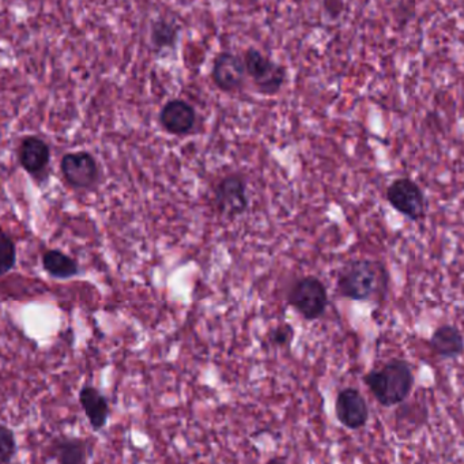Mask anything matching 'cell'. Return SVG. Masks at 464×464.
Masks as SVG:
<instances>
[{
  "instance_id": "obj_1",
  "label": "cell",
  "mask_w": 464,
  "mask_h": 464,
  "mask_svg": "<svg viewBox=\"0 0 464 464\" xmlns=\"http://www.w3.org/2000/svg\"><path fill=\"white\" fill-rule=\"evenodd\" d=\"M387 270L376 260L360 259L349 263L338 278V293L354 301L382 297L387 290Z\"/></svg>"
},
{
  "instance_id": "obj_2",
  "label": "cell",
  "mask_w": 464,
  "mask_h": 464,
  "mask_svg": "<svg viewBox=\"0 0 464 464\" xmlns=\"http://www.w3.org/2000/svg\"><path fill=\"white\" fill-rule=\"evenodd\" d=\"M363 382L382 406L391 407L409 398L414 387V374L407 361L393 358L382 369L368 372Z\"/></svg>"
},
{
  "instance_id": "obj_3",
  "label": "cell",
  "mask_w": 464,
  "mask_h": 464,
  "mask_svg": "<svg viewBox=\"0 0 464 464\" xmlns=\"http://www.w3.org/2000/svg\"><path fill=\"white\" fill-rule=\"evenodd\" d=\"M287 303L305 320H316L328 305L327 289L316 276H304L290 287Z\"/></svg>"
},
{
  "instance_id": "obj_4",
  "label": "cell",
  "mask_w": 464,
  "mask_h": 464,
  "mask_svg": "<svg viewBox=\"0 0 464 464\" xmlns=\"http://www.w3.org/2000/svg\"><path fill=\"white\" fill-rule=\"evenodd\" d=\"M246 74L251 77L259 93L274 96L281 92L286 81V69L263 55L256 48H248L244 53Z\"/></svg>"
},
{
  "instance_id": "obj_5",
  "label": "cell",
  "mask_w": 464,
  "mask_h": 464,
  "mask_svg": "<svg viewBox=\"0 0 464 464\" xmlns=\"http://www.w3.org/2000/svg\"><path fill=\"white\" fill-rule=\"evenodd\" d=\"M61 172L64 181L74 189H91L100 180V167L89 151H72L61 160Z\"/></svg>"
},
{
  "instance_id": "obj_6",
  "label": "cell",
  "mask_w": 464,
  "mask_h": 464,
  "mask_svg": "<svg viewBox=\"0 0 464 464\" xmlns=\"http://www.w3.org/2000/svg\"><path fill=\"white\" fill-rule=\"evenodd\" d=\"M387 200L396 211L411 221L425 217L426 198L422 189L411 179H396L387 188Z\"/></svg>"
},
{
  "instance_id": "obj_7",
  "label": "cell",
  "mask_w": 464,
  "mask_h": 464,
  "mask_svg": "<svg viewBox=\"0 0 464 464\" xmlns=\"http://www.w3.org/2000/svg\"><path fill=\"white\" fill-rule=\"evenodd\" d=\"M214 200L222 216L235 218L246 213L249 206L246 179L240 173H232L222 178L214 189Z\"/></svg>"
},
{
  "instance_id": "obj_8",
  "label": "cell",
  "mask_w": 464,
  "mask_h": 464,
  "mask_svg": "<svg viewBox=\"0 0 464 464\" xmlns=\"http://www.w3.org/2000/svg\"><path fill=\"white\" fill-rule=\"evenodd\" d=\"M246 63L240 56L221 53L214 59L211 78L219 91L227 93L240 91L246 83Z\"/></svg>"
},
{
  "instance_id": "obj_9",
  "label": "cell",
  "mask_w": 464,
  "mask_h": 464,
  "mask_svg": "<svg viewBox=\"0 0 464 464\" xmlns=\"http://www.w3.org/2000/svg\"><path fill=\"white\" fill-rule=\"evenodd\" d=\"M335 414L344 428L357 430L368 422V404L355 388H344L336 398Z\"/></svg>"
},
{
  "instance_id": "obj_10",
  "label": "cell",
  "mask_w": 464,
  "mask_h": 464,
  "mask_svg": "<svg viewBox=\"0 0 464 464\" xmlns=\"http://www.w3.org/2000/svg\"><path fill=\"white\" fill-rule=\"evenodd\" d=\"M160 123L168 134L184 137L195 129L197 111L184 100H170L160 112Z\"/></svg>"
},
{
  "instance_id": "obj_11",
  "label": "cell",
  "mask_w": 464,
  "mask_h": 464,
  "mask_svg": "<svg viewBox=\"0 0 464 464\" xmlns=\"http://www.w3.org/2000/svg\"><path fill=\"white\" fill-rule=\"evenodd\" d=\"M18 162L32 178L44 175L51 161V149L44 140L36 135H26L17 150Z\"/></svg>"
},
{
  "instance_id": "obj_12",
  "label": "cell",
  "mask_w": 464,
  "mask_h": 464,
  "mask_svg": "<svg viewBox=\"0 0 464 464\" xmlns=\"http://www.w3.org/2000/svg\"><path fill=\"white\" fill-rule=\"evenodd\" d=\"M80 403L94 430H102L110 420L111 407L107 396L92 384H83L80 391Z\"/></svg>"
},
{
  "instance_id": "obj_13",
  "label": "cell",
  "mask_w": 464,
  "mask_h": 464,
  "mask_svg": "<svg viewBox=\"0 0 464 464\" xmlns=\"http://www.w3.org/2000/svg\"><path fill=\"white\" fill-rule=\"evenodd\" d=\"M429 347L436 353L439 357L445 360H452L463 354L464 336L455 325L444 324L436 328L429 339Z\"/></svg>"
},
{
  "instance_id": "obj_14",
  "label": "cell",
  "mask_w": 464,
  "mask_h": 464,
  "mask_svg": "<svg viewBox=\"0 0 464 464\" xmlns=\"http://www.w3.org/2000/svg\"><path fill=\"white\" fill-rule=\"evenodd\" d=\"M89 442L77 437H56L50 445L51 458L62 464H81L88 460Z\"/></svg>"
},
{
  "instance_id": "obj_15",
  "label": "cell",
  "mask_w": 464,
  "mask_h": 464,
  "mask_svg": "<svg viewBox=\"0 0 464 464\" xmlns=\"http://www.w3.org/2000/svg\"><path fill=\"white\" fill-rule=\"evenodd\" d=\"M43 268L55 279H70L80 274V265L61 249H48L42 257Z\"/></svg>"
},
{
  "instance_id": "obj_16",
  "label": "cell",
  "mask_w": 464,
  "mask_h": 464,
  "mask_svg": "<svg viewBox=\"0 0 464 464\" xmlns=\"http://www.w3.org/2000/svg\"><path fill=\"white\" fill-rule=\"evenodd\" d=\"M179 26L170 21L160 18L151 24L150 39L154 50L164 51L175 48L179 39Z\"/></svg>"
},
{
  "instance_id": "obj_17",
  "label": "cell",
  "mask_w": 464,
  "mask_h": 464,
  "mask_svg": "<svg viewBox=\"0 0 464 464\" xmlns=\"http://www.w3.org/2000/svg\"><path fill=\"white\" fill-rule=\"evenodd\" d=\"M17 265V246L12 236L2 230L0 236V273L2 276L12 273Z\"/></svg>"
},
{
  "instance_id": "obj_18",
  "label": "cell",
  "mask_w": 464,
  "mask_h": 464,
  "mask_svg": "<svg viewBox=\"0 0 464 464\" xmlns=\"http://www.w3.org/2000/svg\"><path fill=\"white\" fill-rule=\"evenodd\" d=\"M18 452L17 439L14 431L7 426L0 428V461L4 464L14 460Z\"/></svg>"
},
{
  "instance_id": "obj_19",
  "label": "cell",
  "mask_w": 464,
  "mask_h": 464,
  "mask_svg": "<svg viewBox=\"0 0 464 464\" xmlns=\"http://www.w3.org/2000/svg\"><path fill=\"white\" fill-rule=\"evenodd\" d=\"M293 328L287 324L278 325L274 328L270 334L271 343L276 344V346H286L292 342L293 339Z\"/></svg>"
},
{
  "instance_id": "obj_20",
  "label": "cell",
  "mask_w": 464,
  "mask_h": 464,
  "mask_svg": "<svg viewBox=\"0 0 464 464\" xmlns=\"http://www.w3.org/2000/svg\"><path fill=\"white\" fill-rule=\"evenodd\" d=\"M324 10L331 18H338L343 12V0H324Z\"/></svg>"
}]
</instances>
